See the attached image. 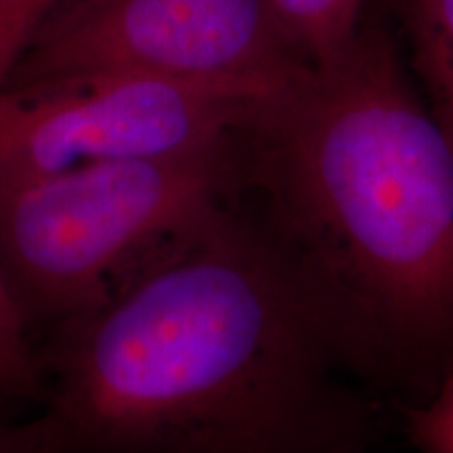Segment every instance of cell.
<instances>
[{"mask_svg": "<svg viewBox=\"0 0 453 453\" xmlns=\"http://www.w3.org/2000/svg\"><path fill=\"white\" fill-rule=\"evenodd\" d=\"M55 453H372L376 418L237 200L38 347Z\"/></svg>", "mask_w": 453, "mask_h": 453, "instance_id": "1", "label": "cell"}, {"mask_svg": "<svg viewBox=\"0 0 453 453\" xmlns=\"http://www.w3.org/2000/svg\"><path fill=\"white\" fill-rule=\"evenodd\" d=\"M240 202L364 388L453 372V134L382 34L313 65L242 139ZM401 405V407H403Z\"/></svg>", "mask_w": 453, "mask_h": 453, "instance_id": "2", "label": "cell"}, {"mask_svg": "<svg viewBox=\"0 0 453 453\" xmlns=\"http://www.w3.org/2000/svg\"><path fill=\"white\" fill-rule=\"evenodd\" d=\"M242 139L0 183V271L36 347L118 296L240 200Z\"/></svg>", "mask_w": 453, "mask_h": 453, "instance_id": "3", "label": "cell"}, {"mask_svg": "<svg viewBox=\"0 0 453 453\" xmlns=\"http://www.w3.org/2000/svg\"><path fill=\"white\" fill-rule=\"evenodd\" d=\"M311 70L265 0H65L34 36L4 93L147 76L229 90L267 110Z\"/></svg>", "mask_w": 453, "mask_h": 453, "instance_id": "4", "label": "cell"}, {"mask_svg": "<svg viewBox=\"0 0 453 453\" xmlns=\"http://www.w3.org/2000/svg\"><path fill=\"white\" fill-rule=\"evenodd\" d=\"M265 107L229 90L95 76L0 95V183L87 164L162 160L235 145Z\"/></svg>", "mask_w": 453, "mask_h": 453, "instance_id": "5", "label": "cell"}, {"mask_svg": "<svg viewBox=\"0 0 453 453\" xmlns=\"http://www.w3.org/2000/svg\"><path fill=\"white\" fill-rule=\"evenodd\" d=\"M283 36L309 64L336 59L364 32L365 0H265Z\"/></svg>", "mask_w": 453, "mask_h": 453, "instance_id": "6", "label": "cell"}, {"mask_svg": "<svg viewBox=\"0 0 453 453\" xmlns=\"http://www.w3.org/2000/svg\"><path fill=\"white\" fill-rule=\"evenodd\" d=\"M410 30L424 95L453 134V0H410Z\"/></svg>", "mask_w": 453, "mask_h": 453, "instance_id": "7", "label": "cell"}, {"mask_svg": "<svg viewBox=\"0 0 453 453\" xmlns=\"http://www.w3.org/2000/svg\"><path fill=\"white\" fill-rule=\"evenodd\" d=\"M44 401V373L36 342L0 271V413L27 416Z\"/></svg>", "mask_w": 453, "mask_h": 453, "instance_id": "8", "label": "cell"}, {"mask_svg": "<svg viewBox=\"0 0 453 453\" xmlns=\"http://www.w3.org/2000/svg\"><path fill=\"white\" fill-rule=\"evenodd\" d=\"M403 410V430L418 453H453V372Z\"/></svg>", "mask_w": 453, "mask_h": 453, "instance_id": "9", "label": "cell"}, {"mask_svg": "<svg viewBox=\"0 0 453 453\" xmlns=\"http://www.w3.org/2000/svg\"><path fill=\"white\" fill-rule=\"evenodd\" d=\"M65 0H0V95L38 30Z\"/></svg>", "mask_w": 453, "mask_h": 453, "instance_id": "10", "label": "cell"}, {"mask_svg": "<svg viewBox=\"0 0 453 453\" xmlns=\"http://www.w3.org/2000/svg\"><path fill=\"white\" fill-rule=\"evenodd\" d=\"M0 453H55L42 413L38 410L27 416L0 413Z\"/></svg>", "mask_w": 453, "mask_h": 453, "instance_id": "11", "label": "cell"}]
</instances>
